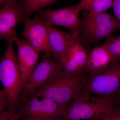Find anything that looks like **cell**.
I'll list each match as a JSON object with an SVG mask.
<instances>
[{"label": "cell", "mask_w": 120, "mask_h": 120, "mask_svg": "<svg viewBox=\"0 0 120 120\" xmlns=\"http://www.w3.org/2000/svg\"><path fill=\"white\" fill-rule=\"evenodd\" d=\"M14 41H7V48L0 63V80L8 99L7 111L17 112L24 86L13 46Z\"/></svg>", "instance_id": "cell-2"}, {"label": "cell", "mask_w": 120, "mask_h": 120, "mask_svg": "<svg viewBox=\"0 0 120 120\" xmlns=\"http://www.w3.org/2000/svg\"><path fill=\"white\" fill-rule=\"evenodd\" d=\"M17 47V60L24 85L36 67L39 57V51L26 40L17 37L14 39Z\"/></svg>", "instance_id": "cell-11"}, {"label": "cell", "mask_w": 120, "mask_h": 120, "mask_svg": "<svg viewBox=\"0 0 120 120\" xmlns=\"http://www.w3.org/2000/svg\"><path fill=\"white\" fill-rule=\"evenodd\" d=\"M34 96L20 98L17 112L24 120H56L64 116L66 108L49 99Z\"/></svg>", "instance_id": "cell-5"}, {"label": "cell", "mask_w": 120, "mask_h": 120, "mask_svg": "<svg viewBox=\"0 0 120 120\" xmlns=\"http://www.w3.org/2000/svg\"><path fill=\"white\" fill-rule=\"evenodd\" d=\"M84 10L82 5L79 4L60 9H40L37 11L49 26H57L68 29L73 36L78 38L82 32V20L80 12Z\"/></svg>", "instance_id": "cell-7"}, {"label": "cell", "mask_w": 120, "mask_h": 120, "mask_svg": "<svg viewBox=\"0 0 120 120\" xmlns=\"http://www.w3.org/2000/svg\"><path fill=\"white\" fill-rule=\"evenodd\" d=\"M61 69L62 66L59 61L45 54L24 84L20 98L30 97Z\"/></svg>", "instance_id": "cell-8"}, {"label": "cell", "mask_w": 120, "mask_h": 120, "mask_svg": "<svg viewBox=\"0 0 120 120\" xmlns=\"http://www.w3.org/2000/svg\"><path fill=\"white\" fill-rule=\"evenodd\" d=\"M98 120H120V107L114 106Z\"/></svg>", "instance_id": "cell-18"}, {"label": "cell", "mask_w": 120, "mask_h": 120, "mask_svg": "<svg viewBox=\"0 0 120 120\" xmlns=\"http://www.w3.org/2000/svg\"><path fill=\"white\" fill-rule=\"evenodd\" d=\"M112 8L117 19L120 23V0H114Z\"/></svg>", "instance_id": "cell-21"}, {"label": "cell", "mask_w": 120, "mask_h": 120, "mask_svg": "<svg viewBox=\"0 0 120 120\" xmlns=\"http://www.w3.org/2000/svg\"><path fill=\"white\" fill-rule=\"evenodd\" d=\"M114 0H94L88 12L97 15L105 12L107 9L112 8Z\"/></svg>", "instance_id": "cell-17"}, {"label": "cell", "mask_w": 120, "mask_h": 120, "mask_svg": "<svg viewBox=\"0 0 120 120\" xmlns=\"http://www.w3.org/2000/svg\"><path fill=\"white\" fill-rule=\"evenodd\" d=\"M88 76L84 72L71 75L61 69L30 96L49 99L67 108L82 90Z\"/></svg>", "instance_id": "cell-1"}, {"label": "cell", "mask_w": 120, "mask_h": 120, "mask_svg": "<svg viewBox=\"0 0 120 120\" xmlns=\"http://www.w3.org/2000/svg\"><path fill=\"white\" fill-rule=\"evenodd\" d=\"M24 23L21 35L39 51L52 57L49 42V26L39 15L35 16L32 19L26 20Z\"/></svg>", "instance_id": "cell-10"}, {"label": "cell", "mask_w": 120, "mask_h": 120, "mask_svg": "<svg viewBox=\"0 0 120 120\" xmlns=\"http://www.w3.org/2000/svg\"><path fill=\"white\" fill-rule=\"evenodd\" d=\"M83 91L115 99L120 95V61L112 62L101 73L88 76Z\"/></svg>", "instance_id": "cell-6"}, {"label": "cell", "mask_w": 120, "mask_h": 120, "mask_svg": "<svg viewBox=\"0 0 120 120\" xmlns=\"http://www.w3.org/2000/svg\"><path fill=\"white\" fill-rule=\"evenodd\" d=\"M112 62V56L105 44L95 46L88 52L84 72L88 76L99 74Z\"/></svg>", "instance_id": "cell-14"}, {"label": "cell", "mask_w": 120, "mask_h": 120, "mask_svg": "<svg viewBox=\"0 0 120 120\" xmlns=\"http://www.w3.org/2000/svg\"><path fill=\"white\" fill-rule=\"evenodd\" d=\"M8 0H0V5L1 6H2V5L7 1Z\"/></svg>", "instance_id": "cell-23"}, {"label": "cell", "mask_w": 120, "mask_h": 120, "mask_svg": "<svg viewBox=\"0 0 120 120\" xmlns=\"http://www.w3.org/2000/svg\"><path fill=\"white\" fill-rule=\"evenodd\" d=\"M104 44L112 56V62L120 61V36L110 35Z\"/></svg>", "instance_id": "cell-16"}, {"label": "cell", "mask_w": 120, "mask_h": 120, "mask_svg": "<svg viewBox=\"0 0 120 120\" xmlns=\"http://www.w3.org/2000/svg\"><path fill=\"white\" fill-rule=\"evenodd\" d=\"M0 120H22V119L18 112H11L5 111L0 115Z\"/></svg>", "instance_id": "cell-19"}, {"label": "cell", "mask_w": 120, "mask_h": 120, "mask_svg": "<svg viewBox=\"0 0 120 120\" xmlns=\"http://www.w3.org/2000/svg\"><path fill=\"white\" fill-rule=\"evenodd\" d=\"M23 8L19 0H8L0 9V38L14 41L16 27L23 22Z\"/></svg>", "instance_id": "cell-9"}, {"label": "cell", "mask_w": 120, "mask_h": 120, "mask_svg": "<svg viewBox=\"0 0 120 120\" xmlns=\"http://www.w3.org/2000/svg\"><path fill=\"white\" fill-rule=\"evenodd\" d=\"M58 0H19L23 8V22L30 19L32 13L43 8L53 4Z\"/></svg>", "instance_id": "cell-15"}, {"label": "cell", "mask_w": 120, "mask_h": 120, "mask_svg": "<svg viewBox=\"0 0 120 120\" xmlns=\"http://www.w3.org/2000/svg\"><path fill=\"white\" fill-rule=\"evenodd\" d=\"M8 104V99L4 89L0 91V115L5 111Z\"/></svg>", "instance_id": "cell-20"}, {"label": "cell", "mask_w": 120, "mask_h": 120, "mask_svg": "<svg viewBox=\"0 0 120 120\" xmlns=\"http://www.w3.org/2000/svg\"><path fill=\"white\" fill-rule=\"evenodd\" d=\"M94 0H82L80 3L83 6L84 10L88 11Z\"/></svg>", "instance_id": "cell-22"}, {"label": "cell", "mask_w": 120, "mask_h": 120, "mask_svg": "<svg viewBox=\"0 0 120 120\" xmlns=\"http://www.w3.org/2000/svg\"><path fill=\"white\" fill-rule=\"evenodd\" d=\"M88 53L78 39L59 61L62 70L71 75L82 73L86 67Z\"/></svg>", "instance_id": "cell-12"}, {"label": "cell", "mask_w": 120, "mask_h": 120, "mask_svg": "<svg viewBox=\"0 0 120 120\" xmlns=\"http://www.w3.org/2000/svg\"><path fill=\"white\" fill-rule=\"evenodd\" d=\"M78 38L71 33L64 32L52 26L49 27V42L52 57L59 61Z\"/></svg>", "instance_id": "cell-13"}, {"label": "cell", "mask_w": 120, "mask_h": 120, "mask_svg": "<svg viewBox=\"0 0 120 120\" xmlns=\"http://www.w3.org/2000/svg\"><path fill=\"white\" fill-rule=\"evenodd\" d=\"M67 120V119H66V118H65L64 117V116H63L62 117H60V118H58V119H57V120Z\"/></svg>", "instance_id": "cell-24"}, {"label": "cell", "mask_w": 120, "mask_h": 120, "mask_svg": "<svg viewBox=\"0 0 120 120\" xmlns=\"http://www.w3.org/2000/svg\"><path fill=\"white\" fill-rule=\"evenodd\" d=\"M115 99L92 95L82 90L66 108L64 117L69 120H98L114 107Z\"/></svg>", "instance_id": "cell-3"}, {"label": "cell", "mask_w": 120, "mask_h": 120, "mask_svg": "<svg viewBox=\"0 0 120 120\" xmlns=\"http://www.w3.org/2000/svg\"><path fill=\"white\" fill-rule=\"evenodd\" d=\"M82 32L78 37L82 43L95 46L99 42L120 30V23L113 16L105 12L93 15L84 10L82 12Z\"/></svg>", "instance_id": "cell-4"}, {"label": "cell", "mask_w": 120, "mask_h": 120, "mask_svg": "<svg viewBox=\"0 0 120 120\" xmlns=\"http://www.w3.org/2000/svg\"><path fill=\"white\" fill-rule=\"evenodd\" d=\"M22 120H23V119H22Z\"/></svg>", "instance_id": "cell-25"}]
</instances>
